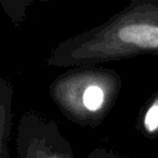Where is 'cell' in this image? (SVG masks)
Instances as JSON below:
<instances>
[{"label":"cell","mask_w":158,"mask_h":158,"mask_svg":"<svg viewBox=\"0 0 158 158\" xmlns=\"http://www.w3.org/2000/svg\"><path fill=\"white\" fill-rule=\"evenodd\" d=\"M158 54V0H128L102 23L59 42L47 57L57 68Z\"/></svg>","instance_id":"6da1fadb"},{"label":"cell","mask_w":158,"mask_h":158,"mask_svg":"<svg viewBox=\"0 0 158 158\" xmlns=\"http://www.w3.org/2000/svg\"><path fill=\"white\" fill-rule=\"evenodd\" d=\"M122 88L120 74L100 64L70 67L49 84V96L63 116L98 127L112 110Z\"/></svg>","instance_id":"7a4b0ae2"},{"label":"cell","mask_w":158,"mask_h":158,"mask_svg":"<svg viewBox=\"0 0 158 158\" xmlns=\"http://www.w3.org/2000/svg\"><path fill=\"white\" fill-rule=\"evenodd\" d=\"M16 154L20 158H73L69 141L56 121L36 112H25L17 125Z\"/></svg>","instance_id":"3957f363"},{"label":"cell","mask_w":158,"mask_h":158,"mask_svg":"<svg viewBox=\"0 0 158 158\" xmlns=\"http://www.w3.org/2000/svg\"><path fill=\"white\" fill-rule=\"evenodd\" d=\"M14 86L10 80L0 78V158H9V139L12 128Z\"/></svg>","instance_id":"277c9868"},{"label":"cell","mask_w":158,"mask_h":158,"mask_svg":"<svg viewBox=\"0 0 158 158\" xmlns=\"http://www.w3.org/2000/svg\"><path fill=\"white\" fill-rule=\"evenodd\" d=\"M137 128L147 138L158 137V89L146 105L142 106L137 121Z\"/></svg>","instance_id":"5b68a950"},{"label":"cell","mask_w":158,"mask_h":158,"mask_svg":"<svg viewBox=\"0 0 158 158\" xmlns=\"http://www.w3.org/2000/svg\"><path fill=\"white\" fill-rule=\"evenodd\" d=\"M48 1L51 0H0V7L15 26H20L25 21L28 9L35 2Z\"/></svg>","instance_id":"8992f818"}]
</instances>
